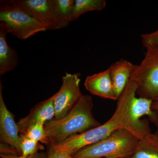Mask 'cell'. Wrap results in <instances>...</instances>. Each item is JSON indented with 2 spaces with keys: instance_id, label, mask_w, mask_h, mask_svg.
Wrapping results in <instances>:
<instances>
[{
  "instance_id": "1",
  "label": "cell",
  "mask_w": 158,
  "mask_h": 158,
  "mask_svg": "<svg viewBox=\"0 0 158 158\" xmlns=\"http://www.w3.org/2000/svg\"><path fill=\"white\" fill-rule=\"evenodd\" d=\"M137 90V84L130 80L117 99L116 110L109 120L97 127L70 136L52 147L73 156L84 148L100 141L114 131L120 129L130 131L140 140L144 139L152 133L148 119L135 120L131 113L132 104L136 97Z\"/></svg>"
},
{
  "instance_id": "2",
  "label": "cell",
  "mask_w": 158,
  "mask_h": 158,
  "mask_svg": "<svg viewBox=\"0 0 158 158\" xmlns=\"http://www.w3.org/2000/svg\"><path fill=\"white\" fill-rule=\"evenodd\" d=\"M93 106L91 97L83 94L64 117L45 123L44 129L49 145L60 144L70 136L101 125L94 116Z\"/></svg>"
},
{
  "instance_id": "3",
  "label": "cell",
  "mask_w": 158,
  "mask_h": 158,
  "mask_svg": "<svg viewBox=\"0 0 158 158\" xmlns=\"http://www.w3.org/2000/svg\"><path fill=\"white\" fill-rule=\"evenodd\" d=\"M140 140L130 131L116 130L100 141L80 150L74 158H130Z\"/></svg>"
},
{
  "instance_id": "4",
  "label": "cell",
  "mask_w": 158,
  "mask_h": 158,
  "mask_svg": "<svg viewBox=\"0 0 158 158\" xmlns=\"http://www.w3.org/2000/svg\"><path fill=\"white\" fill-rule=\"evenodd\" d=\"M0 22L8 34L25 40L39 32L47 31L37 20L8 2H1Z\"/></svg>"
},
{
  "instance_id": "5",
  "label": "cell",
  "mask_w": 158,
  "mask_h": 158,
  "mask_svg": "<svg viewBox=\"0 0 158 158\" xmlns=\"http://www.w3.org/2000/svg\"><path fill=\"white\" fill-rule=\"evenodd\" d=\"M146 52L130 80L137 85V94L141 97L158 99V48L146 47Z\"/></svg>"
},
{
  "instance_id": "6",
  "label": "cell",
  "mask_w": 158,
  "mask_h": 158,
  "mask_svg": "<svg viewBox=\"0 0 158 158\" xmlns=\"http://www.w3.org/2000/svg\"><path fill=\"white\" fill-rule=\"evenodd\" d=\"M80 73H69L62 77V85L55 94V119L64 117L83 95L80 89Z\"/></svg>"
},
{
  "instance_id": "7",
  "label": "cell",
  "mask_w": 158,
  "mask_h": 158,
  "mask_svg": "<svg viewBox=\"0 0 158 158\" xmlns=\"http://www.w3.org/2000/svg\"><path fill=\"white\" fill-rule=\"evenodd\" d=\"M8 2L37 20L48 30H57L52 0H10Z\"/></svg>"
},
{
  "instance_id": "8",
  "label": "cell",
  "mask_w": 158,
  "mask_h": 158,
  "mask_svg": "<svg viewBox=\"0 0 158 158\" xmlns=\"http://www.w3.org/2000/svg\"><path fill=\"white\" fill-rule=\"evenodd\" d=\"M14 115L8 110L3 97L2 87L0 83V140L1 143L8 144L16 156L21 155L20 136Z\"/></svg>"
},
{
  "instance_id": "9",
  "label": "cell",
  "mask_w": 158,
  "mask_h": 158,
  "mask_svg": "<svg viewBox=\"0 0 158 158\" xmlns=\"http://www.w3.org/2000/svg\"><path fill=\"white\" fill-rule=\"evenodd\" d=\"M55 94L49 98L40 102L31 109L27 116L20 119L17 124L19 132L24 134L29 127L37 123L45 124L55 118Z\"/></svg>"
},
{
  "instance_id": "10",
  "label": "cell",
  "mask_w": 158,
  "mask_h": 158,
  "mask_svg": "<svg viewBox=\"0 0 158 158\" xmlns=\"http://www.w3.org/2000/svg\"><path fill=\"white\" fill-rule=\"evenodd\" d=\"M85 86L93 95L114 100L118 99L109 69L87 77L85 80Z\"/></svg>"
},
{
  "instance_id": "11",
  "label": "cell",
  "mask_w": 158,
  "mask_h": 158,
  "mask_svg": "<svg viewBox=\"0 0 158 158\" xmlns=\"http://www.w3.org/2000/svg\"><path fill=\"white\" fill-rule=\"evenodd\" d=\"M137 66L138 65H134L127 60L121 59L114 62L108 68L114 90L118 98L126 87Z\"/></svg>"
},
{
  "instance_id": "12",
  "label": "cell",
  "mask_w": 158,
  "mask_h": 158,
  "mask_svg": "<svg viewBox=\"0 0 158 158\" xmlns=\"http://www.w3.org/2000/svg\"><path fill=\"white\" fill-rule=\"evenodd\" d=\"M8 34L0 23V76L10 72L16 68L18 63L17 52L9 46L6 40Z\"/></svg>"
},
{
  "instance_id": "13",
  "label": "cell",
  "mask_w": 158,
  "mask_h": 158,
  "mask_svg": "<svg viewBox=\"0 0 158 158\" xmlns=\"http://www.w3.org/2000/svg\"><path fill=\"white\" fill-rule=\"evenodd\" d=\"M74 0H52L53 14L57 30L66 27L72 21Z\"/></svg>"
},
{
  "instance_id": "14",
  "label": "cell",
  "mask_w": 158,
  "mask_h": 158,
  "mask_svg": "<svg viewBox=\"0 0 158 158\" xmlns=\"http://www.w3.org/2000/svg\"><path fill=\"white\" fill-rule=\"evenodd\" d=\"M130 158H158V138L150 134L140 140L135 152Z\"/></svg>"
},
{
  "instance_id": "15",
  "label": "cell",
  "mask_w": 158,
  "mask_h": 158,
  "mask_svg": "<svg viewBox=\"0 0 158 158\" xmlns=\"http://www.w3.org/2000/svg\"><path fill=\"white\" fill-rule=\"evenodd\" d=\"M105 0H76L73 11L72 21L76 20L84 13L100 11L106 7Z\"/></svg>"
},
{
  "instance_id": "16",
  "label": "cell",
  "mask_w": 158,
  "mask_h": 158,
  "mask_svg": "<svg viewBox=\"0 0 158 158\" xmlns=\"http://www.w3.org/2000/svg\"><path fill=\"white\" fill-rule=\"evenodd\" d=\"M153 101L148 99L136 97L133 100L131 108V113L133 118L136 120H140V118L144 116L148 117L153 115L154 111L152 110Z\"/></svg>"
},
{
  "instance_id": "17",
  "label": "cell",
  "mask_w": 158,
  "mask_h": 158,
  "mask_svg": "<svg viewBox=\"0 0 158 158\" xmlns=\"http://www.w3.org/2000/svg\"><path fill=\"white\" fill-rule=\"evenodd\" d=\"M20 146L21 150L22 158H26L38 152L39 150L44 149L43 145L27 137L24 134L20 135Z\"/></svg>"
},
{
  "instance_id": "18",
  "label": "cell",
  "mask_w": 158,
  "mask_h": 158,
  "mask_svg": "<svg viewBox=\"0 0 158 158\" xmlns=\"http://www.w3.org/2000/svg\"><path fill=\"white\" fill-rule=\"evenodd\" d=\"M44 125V123H35L29 127L24 135L34 141L49 145L48 139L46 135Z\"/></svg>"
},
{
  "instance_id": "19",
  "label": "cell",
  "mask_w": 158,
  "mask_h": 158,
  "mask_svg": "<svg viewBox=\"0 0 158 158\" xmlns=\"http://www.w3.org/2000/svg\"><path fill=\"white\" fill-rule=\"evenodd\" d=\"M141 41L144 47H154L158 48V30L152 33L142 34Z\"/></svg>"
},
{
  "instance_id": "20",
  "label": "cell",
  "mask_w": 158,
  "mask_h": 158,
  "mask_svg": "<svg viewBox=\"0 0 158 158\" xmlns=\"http://www.w3.org/2000/svg\"><path fill=\"white\" fill-rule=\"evenodd\" d=\"M47 158H74L72 156L54 149L49 146Z\"/></svg>"
},
{
  "instance_id": "21",
  "label": "cell",
  "mask_w": 158,
  "mask_h": 158,
  "mask_svg": "<svg viewBox=\"0 0 158 158\" xmlns=\"http://www.w3.org/2000/svg\"><path fill=\"white\" fill-rule=\"evenodd\" d=\"M48 153L44 152H37L33 155L29 156L26 158H47ZM2 158H22L20 156L14 155L12 154H1L0 155Z\"/></svg>"
},
{
  "instance_id": "22",
  "label": "cell",
  "mask_w": 158,
  "mask_h": 158,
  "mask_svg": "<svg viewBox=\"0 0 158 158\" xmlns=\"http://www.w3.org/2000/svg\"><path fill=\"white\" fill-rule=\"evenodd\" d=\"M148 118L150 121L155 125L156 131L154 134L158 138V112L154 111V113L153 115Z\"/></svg>"
},
{
  "instance_id": "23",
  "label": "cell",
  "mask_w": 158,
  "mask_h": 158,
  "mask_svg": "<svg viewBox=\"0 0 158 158\" xmlns=\"http://www.w3.org/2000/svg\"><path fill=\"white\" fill-rule=\"evenodd\" d=\"M152 108V110L153 111L158 112V99L154 101L153 102Z\"/></svg>"
}]
</instances>
